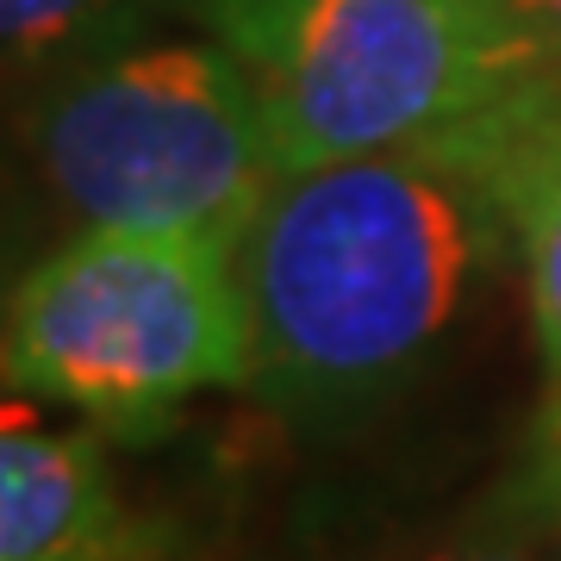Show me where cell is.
Instances as JSON below:
<instances>
[{
  "label": "cell",
  "mask_w": 561,
  "mask_h": 561,
  "mask_svg": "<svg viewBox=\"0 0 561 561\" xmlns=\"http://www.w3.org/2000/svg\"><path fill=\"white\" fill-rule=\"evenodd\" d=\"M512 250L500 206L424 144L280 175L238 275L256 400L331 437L393 405Z\"/></svg>",
  "instance_id": "1"
},
{
  "label": "cell",
  "mask_w": 561,
  "mask_h": 561,
  "mask_svg": "<svg viewBox=\"0 0 561 561\" xmlns=\"http://www.w3.org/2000/svg\"><path fill=\"white\" fill-rule=\"evenodd\" d=\"M44 194L81 225L194 238L243 256L280 157L243 62L219 38H131L20 101Z\"/></svg>",
  "instance_id": "2"
},
{
  "label": "cell",
  "mask_w": 561,
  "mask_h": 561,
  "mask_svg": "<svg viewBox=\"0 0 561 561\" xmlns=\"http://www.w3.org/2000/svg\"><path fill=\"white\" fill-rule=\"evenodd\" d=\"M250 368V294L213 243L88 225L0 294V387L94 431L150 437Z\"/></svg>",
  "instance_id": "3"
},
{
  "label": "cell",
  "mask_w": 561,
  "mask_h": 561,
  "mask_svg": "<svg viewBox=\"0 0 561 561\" xmlns=\"http://www.w3.org/2000/svg\"><path fill=\"white\" fill-rule=\"evenodd\" d=\"M243 62L280 175L405 150L542 76L505 0H169Z\"/></svg>",
  "instance_id": "4"
},
{
  "label": "cell",
  "mask_w": 561,
  "mask_h": 561,
  "mask_svg": "<svg viewBox=\"0 0 561 561\" xmlns=\"http://www.w3.org/2000/svg\"><path fill=\"white\" fill-rule=\"evenodd\" d=\"M175 530L125 505L106 431L0 405V561H125Z\"/></svg>",
  "instance_id": "5"
},
{
  "label": "cell",
  "mask_w": 561,
  "mask_h": 561,
  "mask_svg": "<svg viewBox=\"0 0 561 561\" xmlns=\"http://www.w3.org/2000/svg\"><path fill=\"white\" fill-rule=\"evenodd\" d=\"M424 150L474 175L481 194L500 206L512 256L524 262L542 368L561 387V69L518 81L474 119L424 138Z\"/></svg>",
  "instance_id": "6"
},
{
  "label": "cell",
  "mask_w": 561,
  "mask_h": 561,
  "mask_svg": "<svg viewBox=\"0 0 561 561\" xmlns=\"http://www.w3.org/2000/svg\"><path fill=\"white\" fill-rule=\"evenodd\" d=\"M150 0H0V94H32L69 62L144 38Z\"/></svg>",
  "instance_id": "7"
},
{
  "label": "cell",
  "mask_w": 561,
  "mask_h": 561,
  "mask_svg": "<svg viewBox=\"0 0 561 561\" xmlns=\"http://www.w3.org/2000/svg\"><path fill=\"white\" fill-rule=\"evenodd\" d=\"M412 561H561V500L524 474L500 505L474 512Z\"/></svg>",
  "instance_id": "8"
},
{
  "label": "cell",
  "mask_w": 561,
  "mask_h": 561,
  "mask_svg": "<svg viewBox=\"0 0 561 561\" xmlns=\"http://www.w3.org/2000/svg\"><path fill=\"white\" fill-rule=\"evenodd\" d=\"M505 13L537 50L542 69H561V0H505Z\"/></svg>",
  "instance_id": "9"
},
{
  "label": "cell",
  "mask_w": 561,
  "mask_h": 561,
  "mask_svg": "<svg viewBox=\"0 0 561 561\" xmlns=\"http://www.w3.org/2000/svg\"><path fill=\"white\" fill-rule=\"evenodd\" d=\"M530 481L561 500V400H556V412H549V437H542V456L530 461Z\"/></svg>",
  "instance_id": "10"
},
{
  "label": "cell",
  "mask_w": 561,
  "mask_h": 561,
  "mask_svg": "<svg viewBox=\"0 0 561 561\" xmlns=\"http://www.w3.org/2000/svg\"><path fill=\"white\" fill-rule=\"evenodd\" d=\"M125 561H194V556L181 549V537H169V542H157V549H138V556H125Z\"/></svg>",
  "instance_id": "11"
}]
</instances>
